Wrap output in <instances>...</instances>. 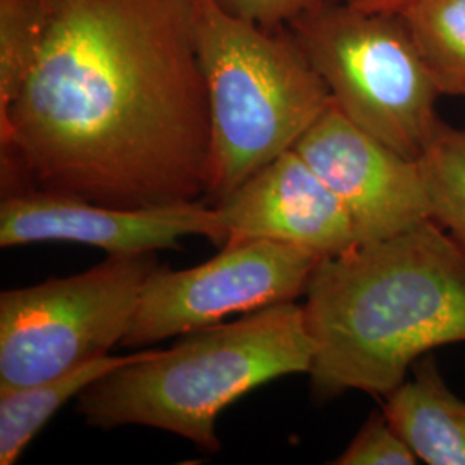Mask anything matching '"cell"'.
I'll return each instance as SVG.
<instances>
[{"label":"cell","mask_w":465,"mask_h":465,"mask_svg":"<svg viewBox=\"0 0 465 465\" xmlns=\"http://www.w3.org/2000/svg\"><path fill=\"white\" fill-rule=\"evenodd\" d=\"M2 183L136 209L211 190L192 0H47L40 49L0 111Z\"/></svg>","instance_id":"6da1fadb"},{"label":"cell","mask_w":465,"mask_h":465,"mask_svg":"<svg viewBox=\"0 0 465 465\" xmlns=\"http://www.w3.org/2000/svg\"><path fill=\"white\" fill-rule=\"evenodd\" d=\"M303 312L312 395L388 397L431 350L465 341V252L428 219L319 261Z\"/></svg>","instance_id":"7a4b0ae2"},{"label":"cell","mask_w":465,"mask_h":465,"mask_svg":"<svg viewBox=\"0 0 465 465\" xmlns=\"http://www.w3.org/2000/svg\"><path fill=\"white\" fill-rule=\"evenodd\" d=\"M314 350L303 305L282 302L183 334L173 349L140 350L84 390L78 414L102 431L145 426L219 451L221 412L267 382L309 374Z\"/></svg>","instance_id":"3957f363"},{"label":"cell","mask_w":465,"mask_h":465,"mask_svg":"<svg viewBox=\"0 0 465 465\" xmlns=\"http://www.w3.org/2000/svg\"><path fill=\"white\" fill-rule=\"evenodd\" d=\"M192 23L211 114V190L219 202L295 149L332 99L288 26L267 28L192 0Z\"/></svg>","instance_id":"277c9868"},{"label":"cell","mask_w":465,"mask_h":465,"mask_svg":"<svg viewBox=\"0 0 465 465\" xmlns=\"http://www.w3.org/2000/svg\"><path fill=\"white\" fill-rule=\"evenodd\" d=\"M286 26L351 123L411 159L422 157L445 124L441 92L400 15L319 0Z\"/></svg>","instance_id":"5b68a950"},{"label":"cell","mask_w":465,"mask_h":465,"mask_svg":"<svg viewBox=\"0 0 465 465\" xmlns=\"http://www.w3.org/2000/svg\"><path fill=\"white\" fill-rule=\"evenodd\" d=\"M157 267L152 253L109 255L80 274L2 292L0 391L57 378L123 345Z\"/></svg>","instance_id":"8992f818"},{"label":"cell","mask_w":465,"mask_h":465,"mask_svg":"<svg viewBox=\"0 0 465 465\" xmlns=\"http://www.w3.org/2000/svg\"><path fill=\"white\" fill-rule=\"evenodd\" d=\"M288 243L247 240L226 243L207 262L171 271L157 267L143 284L124 347H149L167 338L250 314L305 295L319 261Z\"/></svg>","instance_id":"52a82bcc"},{"label":"cell","mask_w":465,"mask_h":465,"mask_svg":"<svg viewBox=\"0 0 465 465\" xmlns=\"http://www.w3.org/2000/svg\"><path fill=\"white\" fill-rule=\"evenodd\" d=\"M349 213L357 245L431 219L420 164L351 123L334 104L295 149Z\"/></svg>","instance_id":"ba28073f"},{"label":"cell","mask_w":465,"mask_h":465,"mask_svg":"<svg viewBox=\"0 0 465 465\" xmlns=\"http://www.w3.org/2000/svg\"><path fill=\"white\" fill-rule=\"evenodd\" d=\"M186 236L224 245L226 232L216 207L200 200L123 209L40 190L5 193L0 203L2 249L64 242L109 255H136L176 249Z\"/></svg>","instance_id":"9c48e42d"},{"label":"cell","mask_w":465,"mask_h":465,"mask_svg":"<svg viewBox=\"0 0 465 465\" xmlns=\"http://www.w3.org/2000/svg\"><path fill=\"white\" fill-rule=\"evenodd\" d=\"M214 207L226 243L269 240L322 259L357 245L345 205L297 150L259 169Z\"/></svg>","instance_id":"30bf717a"},{"label":"cell","mask_w":465,"mask_h":465,"mask_svg":"<svg viewBox=\"0 0 465 465\" xmlns=\"http://www.w3.org/2000/svg\"><path fill=\"white\" fill-rule=\"evenodd\" d=\"M382 412L419 462L465 465V400L450 390L430 355L417 361L412 378L384 397Z\"/></svg>","instance_id":"8fae6325"},{"label":"cell","mask_w":465,"mask_h":465,"mask_svg":"<svg viewBox=\"0 0 465 465\" xmlns=\"http://www.w3.org/2000/svg\"><path fill=\"white\" fill-rule=\"evenodd\" d=\"M138 355L140 350L130 355L109 353L47 381L0 391V465L16 464L35 436L63 405L80 399L88 386Z\"/></svg>","instance_id":"7c38bea8"},{"label":"cell","mask_w":465,"mask_h":465,"mask_svg":"<svg viewBox=\"0 0 465 465\" xmlns=\"http://www.w3.org/2000/svg\"><path fill=\"white\" fill-rule=\"evenodd\" d=\"M400 16L441 95L465 97V0H412Z\"/></svg>","instance_id":"4fadbf2b"},{"label":"cell","mask_w":465,"mask_h":465,"mask_svg":"<svg viewBox=\"0 0 465 465\" xmlns=\"http://www.w3.org/2000/svg\"><path fill=\"white\" fill-rule=\"evenodd\" d=\"M419 164L432 221L465 252V130L443 124Z\"/></svg>","instance_id":"5bb4252c"},{"label":"cell","mask_w":465,"mask_h":465,"mask_svg":"<svg viewBox=\"0 0 465 465\" xmlns=\"http://www.w3.org/2000/svg\"><path fill=\"white\" fill-rule=\"evenodd\" d=\"M47 25V0H0V111L16 97Z\"/></svg>","instance_id":"9a60e30c"},{"label":"cell","mask_w":465,"mask_h":465,"mask_svg":"<svg viewBox=\"0 0 465 465\" xmlns=\"http://www.w3.org/2000/svg\"><path fill=\"white\" fill-rule=\"evenodd\" d=\"M331 464L416 465L419 459L381 411L369 416L349 447Z\"/></svg>","instance_id":"2e32d148"},{"label":"cell","mask_w":465,"mask_h":465,"mask_svg":"<svg viewBox=\"0 0 465 465\" xmlns=\"http://www.w3.org/2000/svg\"><path fill=\"white\" fill-rule=\"evenodd\" d=\"M319 0H217L228 13L245 17L267 28L286 26Z\"/></svg>","instance_id":"e0dca14e"},{"label":"cell","mask_w":465,"mask_h":465,"mask_svg":"<svg viewBox=\"0 0 465 465\" xmlns=\"http://www.w3.org/2000/svg\"><path fill=\"white\" fill-rule=\"evenodd\" d=\"M340 4H347L350 7H357L371 13H388V15H401L412 0H332Z\"/></svg>","instance_id":"ac0fdd59"},{"label":"cell","mask_w":465,"mask_h":465,"mask_svg":"<svg viewBox=\"0 0 465 465\" xmlns=\"http://www.w3.org/2000/svg\"><path fill=\"white\" fill-rule=\"evenodd\" d=\"M464 99H465V97H464ZM464 130H465V128H464Z\"/></svg>","instance_id":"d6986e66"}]
</instances>
